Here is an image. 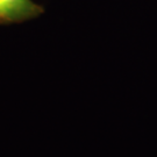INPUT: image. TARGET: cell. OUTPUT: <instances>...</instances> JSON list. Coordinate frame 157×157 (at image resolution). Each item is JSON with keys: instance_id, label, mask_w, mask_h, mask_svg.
Instances as JSON below:
<instances>
[{"instance_id": "6da1fadb", "label": "cell", "mask_w": 157, "mask_h": 157, "mask_svg": "<svg viewBox=\"0 0 157 157\" xmlns=\"http://www.w3.org/2000/svg\"><path fill=\"white\" fill-rule=\"evenodd\" d=\"M37 7L30 0H0V19H15L32 15Z\"/></svg>"}]
</instances>
